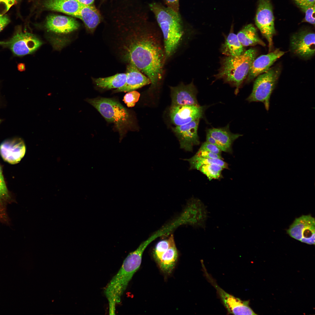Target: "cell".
I'll return each mask as SVG.
<instances>
[{"instance_id": "8992f818", "label": "cell", "mask_w": 315, "mask_h": 315, "mask_svg": "<svg viewBox=\"0 0 315 315\" xmlns=\"http://www.w3.org/2000/svg\"><path fill=\"white\" fill-rule=\"evenodd\" d=\"M278 66L270 68L258 75L255 80L252 92L247 99L249 102H261L268 111L270 96L274 89L281 73Z\"/></svg>"}, {"instance_id": "4316f807", "label": "cell", "mask_w": 315, "mask_h": 315, "mask_svg": "<svg viewBox=\"0 0 315 315\" xmlns=\"http://www.w3.org/2000/svg\"><path fill=\"white\" fill-rule=\"evenodd\" d=\"M183 160L189 162L190 166V170H198L203 165L213 164L218 165L224 169H228V164L222 159L203 158L195 155L190 158Z\"/></svg>"}, {"instance_id": "9c48e42d", "label": "cell", "mask_w": 315, "mask_h": 315, "mask_svg": "<svg viewBox=\"0 0 315 315\" xmlns=\"http://www.w3.org/2000/svg\"><path fill=\"white\" fill-rule=\"evenodd\" d=\"M292 238L309 245H315V220L310 215L296 218L287 230Z\"/></svg>"}, {"instance_id": "83f0119b", "label": "cell", "mask_w": 315, "mask_h": 315, "mask_svg": "<svg viewBox=\"0 0 315 315\" xmlns=\"http://www.w3.org/2000/svg\"><path fill=\"white\" fill-rule=\"evenodd\" d=\"M224 168L216 164L204 165L198 169L206 175L209 180L218 179L222 177V172Z\"/></svg>"}, {"instance_id": "836d02e7", "label": "cell", "mask_w": 315, "mask_h": 315, "mask_svg": "<svg viewBox=\"0 0 315 315\" xmlns=\"http://www.w3.org/2000/svg\"><path fill=\"white\" fill-rule=\"evenodd\" d=\"M16 0H0V16L8 11L14 5Z\"/></svg>"}, {"instance_id": "d6a6232c", "label": "cell", "mask_w": 315, "mask_h": 315, "mask_svg": "<svg viewBox=\"0 0 315 315\" xmlns=\"http://www.w3.org/2000/svg\"><path fill=\"white\" fill-rule=\"evenodd\" d=\"M199 149L211 152L220 155H221V153L222 151L216 146L206 141L202 144Z\"/></svg>"}, {"instance_id": "f1b7e54d", "label": "cell", "mask_w": 315, "mask_h": 315, "mask_svg": "<svg viewBox=\"0 0 315 315\" xmlns=\"http://www.w3.org/2000/svg\"><path fill=\"white\" fill-rule=\"evenodd\" d=\"M169 246V239L159 241L156 245L153 251L154 258L158 263L163 254L167 250Z\"/></svg>"}, {"instance_id": "7c38bea8", "label": "cell", "mask_w": 315, "mask_h": 315, "mask_svg": "<svg viewBox=\"0 0 315 315\" xmlns=\"http://www.w3.org/2000/svg\"><path fill=\"white\" fill-rule=\"evenodd\" d=\"M200 120L198 119L188 123L172 128L173 131L179 141L181 148L192 152L193 146L200 144L197 134Z\"/></svg>"}, {"instance_id": "ffe728a7", "label": "cell", "mask_w": 315, "mask_h": 315, "mask_svg": "<svg viewBox=\"0 0 315 315\" xmlns=\"http://www.w3.org/2000/svg\"><path fill=\"white\" fill-rule=\"evenodd\" d=\"M83 4L77 0H47L44 7L47 9L63 13L78 18Z\"/></svg>"}, {"instance_id": "6da1fadb", "label": "cell", "mask_w": 315, "mask_h": 315, "mask_svg": "<svg viewBox=\"0 0 315 315\" xmlns=\"http://www.w3.org/2000/svg\"><path fill=\"white\" fill-rule=\"evenodd\" d=\"M125 30L117 37L121 56L149 79L151 88L155 87L162 78L166 60L162 34L147 22Z\"/></svg>"}, {"instance_id": "4dcf8cb0", "label": "cell", "mask_w": 315, "mask_h": 315, "mask_svg": "<svg viewBox=\"0 0 315 315\" xmlns=\"http://www.w3.org/2000/svg\"><path fill=\"white\" fill-rule=\"evenodd\" d=\"M302 10L305 14L304 21L314 25L315 5L308 6Z\"/></svg>"}, {"instance_id": "f546056e", "label": "cell", "mask_w": 315, "mask_h": 315, "mask_svg": "<svg viewBox=\"0 0 315 315\" xmlns=\"http://www.w3.org/2000/svg\"><path fill=\"white\" fill-rule=\"evenodd\" d=\"M140 96V93L135 90L128 92L124 96L123 101L128 107H134Z\"/></svg>"}, {"instance_id": "d4e9b609", "label": "cell", "mask_w": 315, "mask_h": 315, "mask_svg": "<svg viewBox=\"0 0 315 315\" xmlns=\"http://www.w3.org/2000/svg\"><path fill=\"white\" fill-rule=\"evenodd\" d=\"M241 44L244 47L260 45L263 47L266 44L259 37L256 29L252 24L244 27L237 35Z\"/></svg>"}, {"instance_id": "603a6c76", "label": "cell", "mask_w": 315, "mask_h": 315, "mask_svg": "<svg viewBox=\"0 0 315 315\" xmlns=\"http://www.w3.org/2000/svg\"><path fill=\"white\" fill-rule=\"evenodd\" d=\"M78 18L83 21L86 27L91 32H94L101 20L100 14L92 4H83Z\"/></svg>"}, {"instance_id": "1f68e13d", "label": "cell", "mask_w": 315, "mask_h": 315, "mask_svg": "<svg viewBox=\"0 0 315 315\" xmlns=\"http://www.w3.org/2000/svg\"><path fill=\"white\" fill-rule=\"evenodd\" d=\"M1 120L0 119V123ZM9 197L8 189L2 174L0 166V200L7 198Z\"/></svg>"}, {"instance_id": "e0dca14e", "label": "cell", "mask_w": 315, "mask_h": 315, "mask_svg": "<svg viewBox=\"0 0 315 315\" xmlns=\"http://www.w3.org/2000/svg\"><path fill=\"white\" fill-rule=\"evenodd\" d=\"M125 73L127 78L125 84L114 90V92L134 91L151 83L149 79L132 63H129L127 66Z\"/></svg>"}, {"instance_id": "ba28073f", "label": "cell", "mask_w": 315, "mask_h": 315, "mask_svg": "<svg viewBox=\"0 0 315 315\" xmlns=\"http://www.w3.org/2000/svg\"><path fill=\"white\" fill-rule=\"evenodd\" d=\"M258 5L255 24L267 40L270 52L273 49V37L276 33L272 5L270 0H259Z\"/></svg>"}, {"instance_id": "44dd1931", "label": "cell", "mask_w": 315, "mask_h": 315, "mask_svg": "<svg viewBox=\"0 0 315 315\" xmlns=\"http://www.w3.org/2000/svg\"><path fill=\"white\" fill-rule=\"evenodd\" d=\"M191 223L197 227L206 228L209 218L206 206L199 199L192 198L190 204Z\"/></svg>"}, {"instance_id": "60d3db41", "label": "cell", "mask_w": 315, "mask_h": 315, "mask_svg": "<svg viewBox=\"0 0 315 315\" xmlns=\"http://www.w3.org/2000/svg\"></svg>"}, {"instance_id": "52a82bcc", "label": "cell", "mask_w": 315, "mask_h": 315, "mask_svg": "<svg viewBox=\"0 0 315 315\" xmlns=\"http://www.w3.org/2000/svg\"><path fill=\"white\" fill-rule=\"evenodd\" d=\"M41 44V42L35 35L19 29L16 30L9 39L0 41V46L8 48L14 55L18 56L32 53Z\"/></svg>"}, {"instance_id": "74e56055", "label": "cell", "mask_w": 315, "mask_h": 315, "mask_svg": "<svg viewBox=\"0 0 315 315\" xmlns=\"http://www.w3.org/2000/svg\"><path fill=\"white\" fill-rule=\"evenodd\" d=\"M10 21L9 17L6 15L0 16V32L9 23Z\"/></svg>"}, {"instance_id": "ab89813d", "label": "cell", "mask_w": 315, "mask_h": 315, "mask_svg": "<svg viewBox=\"0 0 315 315\" xmlns=\"http://www.w3.org/2000/svg\"><path fill=\"white\" fill-rule=\"evenodd\" d=\"M82 4L86 5H92L94 0H77Z\"/></svg>"}, {"instance_id": "e575fe53", "label": "cell", "mask_w": 315, "mask_h": 315, "mask_svg": "<svg viewBox=\"0 0 315 315\" xmlns=\"http://www.w3.org/2000/svg\"><path fill=\"white\" fill-rule=\"evenodd\" d=\"M195 155L203 158L223 160L221 155L200 149H199Z\"/></svg>"}, {"instance_id": "8fae6325", "label": "cell", "mask_w": 315, "mask_h": 315, "mask_svg": "<svg viewBox=\"0 0 315 315\" xmlns=\"http://www.w3.org/2000/svg\"><path fill=\"white\" fill-rule=\"evenodd\" d=\"M315 34L310 31L302 30L291 36L290 47L295 55L305 59L313 56L315 54Z\"/></svg>"}, {"instance_id": "d590c367", "label": "cell", "mask_w": 315, "mask_h": 315, "mask_svg": "<svg viewBox=\"0 0 315 315\" xmlns=\"http://www.w3.org/2000/svg\"><path fill=\"white\" fill-rule=\"evenodd\" d=\"M297 5L302 10L315 5V0H294Z\"/></svg>"}, {"instance_id": "484cf974", "label": "cell", "mask_w": 315, "mask_h": 315, "mask_svg": "<svg viewBox=\"0 0 315 315\" xmlns=\"http://www.w3.org/2000/svg\"><path fill=\"white\" fill-rule=\"evenodd\" d=\"M126 73H120L104 78H93V83L98 87L103 89H118L122 87L126 80Z\"/></svg>"}, {"instance_id": "2e32d148", "label": "cell", "mask_w": 315, "mask_h": 315, "mask_svg": "<svg viewBox=\"0 0 315 315\" xmlns=\"http://www.w3.org/2000/svg\"><path fill=\"white\" fill-rule=\"evenodd\" d=\"M285 52L276 49L267 54L256 58L253 61L246 78V82L249 83L258 75L265 72Z\"/></svg>"}, {"instance_id": "7402d4cb", "label": "cell", "mask_w": 315, "mask_h": 315, "mask_svg": "<svg viewBox=\"0 0 315 315\" xmlns=\"http://www.w3.org/2000/svg\"><path fill=\"white\" fill-rule=\"evenodd\" d=\"M168 239L169 247L162 256L158 263L162 271L167 274H171L174 269L178 256L173 235H172Z\"/></svg>"}, {"instance_id": "3957f363", "label": "cell", "mask_w": 315, "mask_h": 315, "mask_svg": "<svg viewBox=\"0 0 315 315\" xmlns=\"http://www.w3.org/2000/svg\"><path fill=\"white\" fill-rule=\"evenodd\" d=\"M148 244L147 242H143L128 254L119 270L105 287L104 293L108 303L110 314H115L116 306L120 302L129 283L139 269L143 253Z\"/></svg>"}, {"instance_id": "277c9868", "label": "cell", "mask_w": 315, "mask_h": 315, "mask_svg": "<svg viewBox=\"0 0 315 315\" xmlns=\"http://www.w3.org/2000/svg\"><path fill=\"white\" fill-rule=\"evenodd\" d=\"M258 54L257 50L251 48L242 55L237 56H226L220 61V66L215 75L217 79H222L235 88L237 94L246 79L252 63Z\"/></svg>"}, {"instance_id": "ac0fdd59", "label": "cell", "mask_w": 315, "mask_h": 315, "mask_svg": "<svg viewBox=\"0 0 315 315\" xmlns=\"http://www.w3.org/2000/svg\"><path fill=\"white\" fill-rule=\"evenodd\" d=\"M79 24L74 19L66 16L51 15L46 19V27L49 31L57 33L65 34L77 29Z\"/></svg>"}, {"instance_id": "cb8c5ba5", "label": "cell", "mask_w": 315, "mask_h": 315, "mask_svg": "<svg viewBox=\"0 0 315 315\" xmlns=\"http://www.w3.org/2000/svg\"><path fill=\"white\" fill-rule=\"evenodd\" d=\"M220 50L226 56H237L243 54L246 50L239 41L237 35L233 32L232 27L230 32L222 45Z\"/></svg>"}, {"instance_id": "8d00e7d4", "label": "cell", "mask_w": 315, "mask_h": 315, "mask_svg": "<svg viewBox=\"0 0 315 315\" xmlns=\"http://www.w3.org/2000/svg\"><path fill=\"white\" fill-rule=\"evenodd\" d=\"M167 7L177 12H179V0H164Z\"/></svg>"}, {"instance_id": "9a60e30c", "label": "cell", "mask_w": 315, "mask_h": 315, "mask_svg": "<svg viewBox=\"0 0 315 315\" xmlns=\"http://www.w3.org/2000/svg\"><path fill=\"white\" fill-rule=\"evenodd\" d=\"M26 152L25 144L21 139L16 138L4 141L0 145V154L4 160L11 164L19 163Z\"/></svg>"}, {"instance_id": "30bf717a", "label": "cell", "mask_w": 315, "mask_h": 315, "mask_svg": "<svg viewBox=\"0 0 315 315\" xmlns=\"http://www.w3.org/2000/svg\"><path fill=\"white\" fill-rule=\"evenodd\" d=\"M207 278L215 288L228 313L234 315H256L249 306V301H243L230 294L221 288L204 270Z\"/></svg>"}, {"instance_id": "4fadbf2b", "label": "cell", "mask_w": 315, "mask_h": 315, "mask_svg": "<svg viewBox=\"0 0 315 315\" xmlns=\"http://www.w3.org/2000/svg\"><path fill=\"white\" fill-rule=\"evenodd\" d=\"M203 106L194 105H181L171 106L169 116L172 123L176 126L188 123L203 117Z\"/></svg>"}, {"instance_id": "5bb4252c", "label": "cell", "mask_w": 315, "mask_h": 315, "mask_svg": "<svg viewBox=\"0 0 315 315\" xmlns=\"http://www.w3.org/2000/svg\"><path fill=\"white\" fill-rule=\"evenodd\" d=\"M170 88L171 106L199 105L196 97L197 90L193 82L188 84L181 83L177 86L170 87Z\"/></svg>"}, {"instance_id": "f35d334b", "label": "cell", "mask_w": 315, "mask_h": 315, "mask_svg": "<svg viewBox=\"0 0 315 315\" xmlns=\"http://www.w3.org/2000/svg\"><path fill=\"white\" fill-rule=\"evenodd\" d=\"M206 141L216 146L219 148L222 151H223V148L221 145L214 138L212 137L207 133H206Z\"/></svg>"}, {"instance_id": "7a4b0ae2", "label": "cell", "mask_w": 315, "mask_h": 315, "mask_svg": "<svg viewBox=\"0 0 315 315\" xmlns=\"http://www.w3.org/2000/svg\"><path fill=\"white\" fill-rule=\"evenodd\" d=\"M149 6L161 31L167 60L174 55L181 43L184 35L183 23L179 12L158 3Z\"/></svg>"}, {"instance_id": "5b68a950", "label": "cell", "mask_w": 315, "mask_h": 315, "mask_svg": "<svg viewBox=\"0 0 315 315\" xmlns=\"http://www.w3.org/2000/svg\"><path fill=\"white\" fill-rule=\"evenodd\" d=\"M86 101L94 107L108 122L113 123L121 140L133 127L132 117L128 110L118 101L111 98L98 97Z\"/></svg>"}, {"instance_id": "d6986e66", "label": "cell", "mask_w": 315, "mask_h": 315, "mask_svg": "<svg viewBox=\"0 0 315 315\" xmlns=\"http://www.w3.org/2000/svg\"><path fill=\"white\" fill-rule=\"evenodd\" d=\"M206 133L221 145L223 151L228 153L232 152V146L234 141L242 136L239 134L232 133L229 130L228 125L223 128L209 129Z\"/></svg>"}]
</instances>
